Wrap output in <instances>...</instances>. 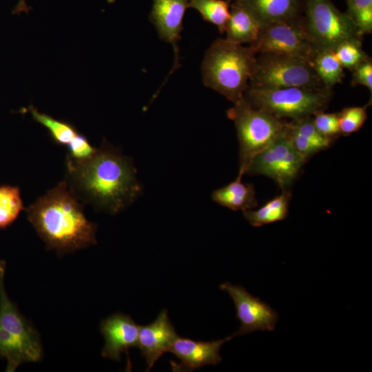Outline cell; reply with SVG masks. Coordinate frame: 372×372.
I'll return each instance as SVG.
<instances>
[{
  "instance_id": "5b68a950",
  "label": "cell",
  "mask_w": 372,
  "mask_h": 372,
  "mask_svg": "<svg viewBox=\"0 0 372 372\" xmlns=\"http://www.w3.org/2000/svg\"><path fill=\"white\" fill-rule=\"evenodd\" d=\"M332 89L300 87L260 88L249 87L244 99L253 107L265 110L284 119L312 116L324 110L331 101Z\"/></svg>"
},
{
  "instance_id": "1f68e13d",
  "label": "cell",
  "mask_w": 372,
  "mask_h": 372,
  "mask_svg": "<svg viewBox=\"0 0 372 372\" xmlns=\"http://www.w3.org/2000/svg\"><path fill=\"white\" fill-rule=\"evenodd\" d=\"M29 7L26 4L25 0H19L17 5L16 6L13 13L14 14H19L21 12H28L29 10Z\"/></svg>"
},
{
  "instance_id": "52a82bcc",
  "label": "cell",
  "mask_w": 372,
  "mask_h": 372,
  "mask_svg": "<svg viewBox=\"0 0 372 372\" xmlns=\"http://www.w3.org/2000/svg\"><path fill=\"white\" fill-rule=\"evenodd\" d=\"M249 80V87L280 88L326 87L318 78L311 61L295 56L259 53Z\"/></svg>"
},
{
  "instance_id": "4dcf8cb0",
  "label": "cell",
  "mask_w": 372,
  "mask_h": 372,
  "mask_svg": "<svg viewBox=\"0 0 372 372\" xmlns=\"http://www.w3.org/2000/svg\"><path fill=\"white\" fill-rule=\"evenodd\" d=\"M351 85H364L372 92V61L369 57L353 70Z\"/></svg>"
},
{
  "instance_id": "cb8c5ba5",
  "label": "cell",
  "mask_w": 372,
  "mask_h": 372,
  "mask_svg": "<svg viewBox=\"0 0 372 372\" xmlns=\"http://www.w3.org/2000/svg\"><path fill=\"white\" fill-rule=\"evenodd\" d=\"M24 209L18 187H0V229L12 224Z\"/></svg>"
},
{
  "instance_id": "9a60e30c",
  "label": "cell",
  "mask_w": 372,
  "mask_h": 372,
  "mask_svg": "<svg viewBox=\"0 0 372 372\" xmlns=\"http://www.w3.org/2000/svg\"><path fill=\"white\" fill-rule=\"evenodd\" d=\"M6 262L0 260V327L30 347L42 350L38 332L10 301L4 287Z\"/></svg>"
},
{
  "instance_id": "44dd1931",
  "label": "cell",
  "mask_w": 372,
  "mask_h": 372,
  "mask_svg": "<svg viewBox=\"0 0 372 372\" xmlns=\"http://www.w3.org/2000/svg\"><path fill=\"white\" fill-rule=\"evenodd\" d=\"M291 193L287 189L256 210L243 211V216L254 227H260L282 220L287 217Z\"/></svg>"
},
{
  "instance_id": "8992f818",
  "label": "cell",
  "mask_w": 372,
  "mask_h": 372,
  "mask_svg": "<svg viewBox=\"0 0 372 372\" xmlns=\"http://www.w3.org/2000/svg\"><path fill=\"white\" fill-rule=\"evenodd\" d=\"M302 24L316 50H335L347 41H362L347 12L331 0H302Z\"/></svg>"
},
{
  "instance_id": "9c48e42d",
  "label": "cell",
  "mask_w": 372,
  "mask_h": 372,
  "mask_svg": "<svg viewBox=\"0 0 372 372\" xmlns=\"http://www.w3.org/2000/svg\"><path fill=\"white\" fill-rule=\"evenodd\" d=\"M251 45L258 53H273L298 56L311 61L316 49L300 19L262 25Z\"/></svg>"
},
{
  "instance_id": "ba28073f",
  "label": "cell",
  "mask_w": 372,
  "mask_h": 372,
  "mask_svg": "<svg viewBox=\"0 0 372 372\" xmlns=\"http://www.w3.org/2000/svg\"><path fill=\"white\" fill-rule=\"evenodd\" d=\"M306 161L293 148L283 131L254 157L245 174L266 176L274 180L282 190L287 189Z\"/></svg>"
},
{
  "instance_id": "f1b7e54d",
  "label": "cell",
  "mask_w": 372,
  "mask_h": 372,
  "mask_svg": "<svg viewBox=\"0 0 372 372\" xmlns=\"http://www.w3.org/2000/svg\"><path fill=\"white\" fill-rule=\"evenodd\" d=\"M313 121L318 131L333 141L340 135L339 113H326L324 110L312 115Z\"/></svg>"
},
{
  "instance_id": "7402d4cb",
  "label": "cell",
  "mask_w": 372,
  "mask_h": 372,
  "mask_svg": "<svg viewBox=\"0 0 372 372\" xmlns=\"http://www.w3.org/2000/svg\"><path fill=\"white\" fill-rule=\"evenodd\" d=\"M311 63L323 85L331 88L344 77V68L333 50H316Z\"/></svg>"
},
{
  "instance_id": "8fae6325",
  "label": "cell",
  "mask_w": 372,
  "mask_h": 372,
  "mask_svg": "<svg viewBox=\"0 0 372 372\" xmlns=\"http://www.w3.org/2000/svg\"><path fill=\"white\" fill-rule=\"evenodd\" d=\"M178 337L163 309L151 324L141 327L136 347L141 350L149 371L165 353L168 352Z\"/></svg>"
},
{
  "instance_id": "f546056e",
  "label": "cell",
  "mask_w": 372,
  "mask_h": 372,
  "mask_svg": "<svg viewBox=\"0 0 372 372\" xmlns=\"http://www.w3.org/2000/svg\"><path fill=\"white\" fill-rule=\"evenodd\" d=\"M67 147L68 156L76 161L87 159L96 150V148L90 145L87 138L79 132L67 144Z\"/></svg>"
},
{
  "instance_id": "2e32d148",
  "label": "cell",
  "mask_w": 372,
  "mask_h": 372,
  "mask_svg": "<svg viewBox=\"0 0 372 372\" xmlns=\"http://www.w3.org/2000/svg\"><path fill=\"white\" fill-rule=\"evenodd\" d=\"M284 134L306 161L315 154L329 148L333 142L318 131L312 116L286 121Z\"/></svg>"
},
{
  "instance_id": "83f0119b",
  "label": "cell",
  "mask_w": 372,
  "mask_h": 372,
  "mask_svg": "<svg viewBox=\"0 0 372 372\" xmlns=\"http://www.w3.org/2000/svg\"><path fill=\"white\" fill-rule=\"evenodd\" d=\"M367 118L366 107H348L339 112L341 135L347 136L358 132Z\"/></svg>"
},
{
  "instance_id": "7a4b0ae2",
  "label": "cell",
  "mask_w": 372,
  "mask_h": 372,
  "mask_svg": "<svg viewBox=\"0 0 372 372\" xmlns=\"http://www.w3.org/2000/svg\"><path fill=\"white\" fill-rule=\"evenodd\" d=\"M29 222L48 249L59 254L96 243V225L85 217L83 206L65 180L25 209Z\"/></svg>"
},
{
  "instance_id": "ffe728a7",
  "label": "cell",
  "mask_w": 372,
  "mask_h": 372,
  "mask_svg": "<svg viewBox=\"0 0 372 372\" xmlns=\"http://www.w3.org/2000/svg\"><path fill=\"white\" fill-rule=\"evenodd\" d=\"M42 354V350L30 347L0 327V358L7 360L6 371L14 372L23 362H38Z\"/></svg>"
},
{
  "instance_id": "277c9868",
  "label": "cell",
  "mask_w": 372,
  "mask_h": 372,
  "mask_svg": "<svg viewBox=\"0 0 372 372\" xmlns=\"http://www.w3.org/2000/svg\"><path fill=\"white\" fill-rule=\"evenodd\" d=\"M239 141V172L245 174L254 157L281 135L286 121L253 107L244 97L227 112Z\"/></svg>"
},
{
  "instance_id": "ac0fdd59",
  "label": "cell",
  "mask_w": 372,
  "mask_h": 372,
  "mask_svg": "<svg viewBox=\"0 0 372 372\" xmlns=\"http://www.w3.org/2000/svg\"><path fill=\"white\" fill-rule=\"evenodd\" d=\"M261 27V23L246 8L235 0L231 1L225 31L227 41L236 44L251 45L256 41Z\"/></svg>"
},
{
  "instance_id": "3957f363",
  "label": "cell",
  "mask_w": 372,
  "mask_h": 372,
  "mask_svg": "<svg viewBox=\"0 0 372 372\" xmlns=\"http://www.w3.org/2000/svg\"><path fill=\"white\" fill-rule=\"evenodd\" d=\"M257 54L251 45L245 47L226 39H217L204 56V84L236 103L249 86Z\"/></svg>"
},
{
  "instance_id": "603a6c76",
  "label": "cell",
  "mask_w": 372,
  "mask_h": 372,
  "mask_svg": "<svg viewBox=\"0 0 372 372\" xmlns=\"http://www.w3.org/2000/svg\"><path fill=\"white\" fill-rule=\"evenodd\" d=\"M232 0H189L188 8L196 10L204 20L217 26L220 33L225 31L230 15Z\"/></svg>"
},
{
  "instance_id": "30bf717a",
  "label": "cell",
  "mask_w": 372,
  "mask_h": 372,
  "mask_svg": "<svg viewBox=\"0 0 372 372\" xmlns=\"http://www.w3.org/2000/svg\"><path fill=\"white\" fill-rule=\"evenodd\" d=\"M220 289L229 293L240 322L239 329L233 336L243 335L256 331L274 330L278 320L276 311L260 298L250 294L243 287L225 282Z\"/></svg>"
},
{
  "instance_id": "6da1fadb",
  "label": "cell",
  "mask_w": 372,
  "mask_h": 372,
  "mask_svg": "<svg viewBox=\"0 0 372 372\" xmlns=\"http://www.w3.org/2000/svg\"><path fill=\"white\" fill-rule=\"evenodd\" d=\"M67 184L79 200L116 214L141 192L130 160L105 143L87 159L66 158Z\"/></svg>"
},
{
  "instance_id": "484cf974",
  "label": "cell",
  "mask_w": 372,
  "mask_h": 372,
  "mask_svg": "<svg viewBox=\"0 0 372 372\" xmlns=\"http://www.w3.org/2000/svg\"><path fill=\"white\" fill-rule=\"evenodd\" d=\"M347 13L362 37L372 32V0H346Z\"/></svg>"
},
{
  "instance_id": "7c38bea8",
  "label": "cell",
  "mask_w": 372,
  "mask_h": 372,
  "mask_svg": "<svg viewBox=\"0 0 372 372\" xmlns=\"http://www.w3.org/2000/svg\"><path fill=\"white\" fill-rule=\"evenodd\" d=\"M140 326L129 316L115 313L101 322L100 329L105 344L103 357L120 361L121 354L131 347H136Z\"/></svg>"
},
{
  "instance_id": "5bb4252c",
  "label": "cell",
  "mask_w": 372,
  "mask_h": 372,
  "mask_svg": "<svg viewBox=\"0 0 372 372\" xmlns=\"http://www.w3.org/2000/svg\"><path fill=\"white\" fill-rule=\"evenodd\" d=\"M189 0H153L150 19L161 39L170 43L178 59V42Z\"/></svg>"
},
{
  "instance_id": "4316f807",
  "label": "cell",
  "mask_w": 372,
  "mask_h": 372,
  "mask_svg": "<svg viewBox=\"0 0 372 372\" xmlns=\"http://www.w3.org/2000/svg\"><path fill=\"white\" fill-rule=\"evenodd\" d=\"M362 42L360 41H344L334 50L343 68L352 71L360 63L369 58L362 50Z\"/></svg>"
},
{
  "instance_id": "4fadbf2b",
  "label": "cell",
  "mask_w": 372,
  "mask_h": 372,
  "mask_svg": "<svg viewBox=\"0 0 372 372\" xmlns=\"http://www.w3.org/2000/svg\"><path fill=\"white\" fill-rule=\"evenodd\" d=\"M233 337L232 335L221 340L202 342L178 336L169 351L180 361L179 364L174 365L176 369L193 371L206 365H215L220 362L222 358L220 349L224 343Z\"/></svg>"
},
{
  "instance_id": "d4e9b609",
  "label": "cell",
  "mask_w": 372,
  "mask_h": 372,
  "mask_svg": "<svg viewBox=\"0 0 372 372\" xmlns=\"http://www.w3.org/2000/svg\"><path fill=\"white\" fill-rule=\"evenodd\" d=\"M29 111L33 119L44 126L49 131L52 140L59 145H67L78 133L75 127L72 124L56 120L46 114L41 113L32 105L29 107Z\"/></svg>"
},
{
  "instance_id": "d6986e66",
  "label": "cell",
  "mask_w": 372,
  "mask_h": 372,
  "mask_svg": "<svg viewBox=\"0 0 372 372\" xmlns=\"http://www.w3.org/2000/svg\"><path fill=\"white\" fill-rule=\"evenodd\" d=\"M243 174L238 173L237 178L229 184L216 189L211 197L216 203L231 210H248L257 205L256 192L253 185L243 183Z\"/></svg>"
},
{
  "instance_id": "e0dca14e",
  "label": "cell",
  "mask_w": 372,
  "mask_h": 372,
  "mask_svg": "<svg viewBox=\"0 0 372 372\" xmlns=\"http://www.w3.org/2000/svg\"><path fill=\"white\" fill-rule=\"evenodd\" d=\"M246 8L262 25L301 18L302 0H235Z\"/></svg>"
}]
</instances>
